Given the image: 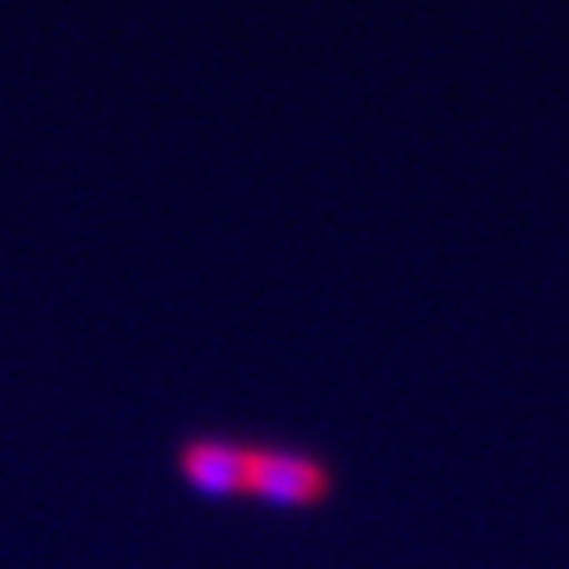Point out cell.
<instances>
[{
    "mask_svg": "<svg viewBox=\"0 0 569 569\" xmlns=\"http://www.w3.org/2000/svg\"><path fill=\"white\" fill-rule=\"evenodd\" d=\"M338 478L331 459L312 448L250 441L247 500L272 511H320L335 500Z\"/></svg>",
    "mask_w": 569,
    "mask_h": 569,
    "instance_id": "1",
    "label": "cell"
},
{
    "mask_svg": "<svg viewBox=\"0 0 569 569\" xmlns=\"http://www.w3.org/2000/svg\"><path fill=\"white\" fill-rule=\"evenodd\" d=\"M250 441L253 438H239V433H191L173 452L177 478L202 500H247Z\"/></svg>",
    "mask_w": 569,
    "mask_h": 569,
    "instance_id": "2",
    "label": "cell"
}]
</instances>
